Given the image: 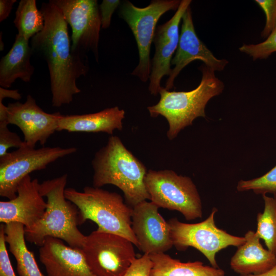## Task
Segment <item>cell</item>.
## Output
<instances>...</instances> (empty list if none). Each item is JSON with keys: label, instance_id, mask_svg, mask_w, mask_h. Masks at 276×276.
<instances>
[{"label": "cell", "instance_id": "cell-1", "mask_svg": "<svg viewBox=\"0 0 276 276\" xmlns=\"http://www.w3.org/2000/svg\"><path fill=\"white\" fill-rule=\"evenodd\" d=\"M44 20L42 31L30 41L33 55L42 58L48 65L52 104L59 107L69 104L81 92L77 80L88 71L87 59L72 48L68 25L60 10L52 2L42 3L40 9Z\"/></svg>", "mask_w": 276, "mask_h": 276}, {"label": "cell", "instance_id": "cell-2", "mask_svg": "<svg viewBox=\"0 0 276 276\" xmlns=\"http://www.w3.org/2000/svg\"><path fill=\"white\" fill-rule=\"evenodd\" d=\"M91 165L93 187L116 186L123 192L126 203L132 208L150 200L145 184L148 170L118 136L109 137L107 144L95 153Z\"/></svg>", "mask_w": 276, "mask_h": 276}, {"label": "cell", "instance_id": "cell-3", "mask_svg": "<svg viewBox=\"0 0 276 276\" xmlns=\"http://www.w3.org/2000/svg\"><path fill=\"white\" fill-rule=\"evenodd\" d=\"M67 174L40 183L39 191L47 198V208L33 226L25 228L26 240L39 247L47 237L62 240L68 245L81 248L86 236L78 228L79 210L65 196Z\"/></svg>", "mask_w": 276, "mask_h": 276}, {"label": "cell", "instance_id": "cell-4", "mask_svg": "<svg viewBox=\"0 0 276 276\" xmlns=\"http://www.w3.org/2000/svg\"><path fill=\"white\" fill-rule=\"evenodd\" d=\"M199 70L202 78L196 88L188 91H170L162 87L159 102L147 107L151 117L162 116L167 120L169 124L167 136L170 140L176 137L185 127L192 125L197 118H205L207 103L224 89V83L215 76L214 71L204 64Z\"/></svg>", "mask_w": 276, "mask_h": 276}, {"label": "cell", "instance_id": "cell-5", "mask_svg": "<svg viewBox=\"0 0 276 276\" xmlns=\"http://www.w3.org/2000/svg\"><path fill=\"white\" fill-rule=\"evenodd\" d=\"M64 193L79 210V225L91 220L98 230L122 236L138 247L131 227L132 208L121 195L93 186H86L82 191L68 188Z\"/></svg>", "mask_w": 276, "mask_h": 276}, {"label": "cell", "instance_id": "cell-6", "mask_svg": "<svg viewBox=\"0 0 276 276\" xmlns=\"http://www.w3.org/2000/svg\"><path fill=\"white\" fill-rule=\"evenodd\" d=\"M145 184L150 200L159 208L178 211L188 221L202 218L201 198L190 177L171 170H149Z\"/></svg>", "mask_w": 276, "mask_h": 276}, {"label": "cell", "instance_id": "cell-7", "mask_svg": "<svg viewBox=\"0 0 276 276\" xmlns=\"http://www.w3.org/2000/svg\"><path fill=\"white\" fill-rule=\"evenodd\" d=\"M217 208H213L210 215L204 221L196 223H187L172 218L168 222L170 225L173 246L178 250H186L189 247L199 251L209 261L211 266L218 268L216 254L231 246L239 247L245 242L244 237L232 235L218 228L214 217Z\"/></svg>", "mask_w": 276, "mask_h": 276}, {"label": "cell", "instance_id": "cell-8", "mask_svg": "<svg viewBox=\"0 0 276 276\" xmlns=\"http://www.w3.org/2000/svg\"><path fill=\"white\" fill-rule=\"evenodd\" d=\"M180 2L178 0H153L147 6L140 8L125 1L120 7L119 15L131 29L138 48L139 62L131 75L143 82H147L151 74L150 48L157 22L166 12L177 10Z\"/></svg>", "mask_w": 276, "mask_h": 276}, {"label": "cell", "instance_id": "cell-9", "mask_svg": "<svg viewBox=\"0 0 276 276\" xmlns=\"http://www.w3.org/2000/svg\"><path fill=\"white\" fill-rule=\"evenodd\" d=\"M75 147H31L26 143L0 157V196L9 200L16 196L22 180L35 171L44 169L50 164L77 151Z\"/></svg>", "mask_w": 276, "mask_h": 276}, {"label": "cell", "instance_id": "cell-10", "mask_svg": "<svg viewBox=\"0 0 276 276\" xmlns=\"http://www.w3.org/2000/svg\"><path fill=\"white\" fill-rule=\"evenodd\" d=\"M133 245L122 236L97 229L86 236L81 249L96 276H123L136 258Z\"/></svg>", "mask_w": 276, "mask_h": 276}, {"label": "cell", "instance_id": "cell-11", "mask_svg": "<svg viewBox=\"0 0 276 276\" xmlns=\"http://www.w3.org/2000/svg\"><path fill=\"white\" fill-rule=\"evenodd\" d=\"M60 10L72 29L73 51L85 57L91 52L98 61V44L101 28L98 1L96 0H51Z\"/></svg>", "mask_w": 276, "mask_h": 276}, {"label": "cell", "instance_id": "cell-12", "mask_svg": "<svg viewBox=\"0 0 276 276\" xmlns=\"http://www.w3.org/2000/svg\"><path fill=\"white\" fill-rule=\"evenodd\" d=\"M7 122L17 126L22 132L24 142L35 148L39 143L44 146L49 138L57 131L62 114L59 112L49 113L43 111L33 97L28 95L26 101L9 103Z\"/></svg>", "mask_w": 276, "mask_h": 276}, {"label": "cell", "instance_id": "cell-13", "mask_svg": "<svg viewBox=\"0 0 276 276\" xmlns=\"http://www.w3.org/2000/svg\"><path fill=\"white\" fill-rule=\"evenodd\" d=\"M154 203L145 200L132 207L131 227L137 248L148 255L165 252L173 246L170 227Z\"/></svg>", "mask_w": 276, "mask_h": 276}, {"label": "cell", "instance_id": "cell-14", "mask_svg": "<svg viewBox=\"0 0 276 276\" xmlns=\"http://www.w3.org/2000/svg\"><path fill=\"white\" fill-rule=\"evenodd\" d=\"M201 60L212 71H221L228 63L226 59L214 56L198 37L195 30L192 11L189 6L182 17V25L178 45L171 64L174 65L166 82L167 90L174 87L175 79L181 71L190 62Z\"/></svg>", "mask_w": 276, "mask_h": 276}, {"label": "cell", "instance_id": "cell-15", "mask_svg": "<svg viewBox=\"0 0 276 276\" xmlns=\"http://www.w3.org/2000/svg\"><path fill=\"white\" fill-rule=\"evenodd\" d=\"M191 3L190 0L181 1L175 13L168 21L157 26L153 42L155 52L152 59L148 87L150 94L156 95L162 88L160 81L165 76H169L172 69L171 62L177 50L180 34L179 26L183 14Z\"/></svg>", "mask_w": 276, "mask_h": 276}, {"label": "cell", "instance_id": "cell-16", "mask_svg": "<svg viewBox=\"0 0 276 276\" xmlns=\"http://www.w3.org/2000/svg\"><path fill=\"white\" fill-rule=\"evenodd\" d=\"M39 185L37 178L32 179L30 175L24 178L18 186L15 198L0 201V222L20 223L25 228L35 224L42 218L47 206Z\"/></svg>", "mask_w": 276, "mask_h": 276}, {"label": "cell", "instance_id": "cell-17", "mask_svg": "<svg viewBox=\"0 0 276 276\" xmlns=\"http://www.w3.org/2000/svg\"><path fill=\"white\" fill-rule=\"evenodd\" d=\"M38 252L47 276H96L81 248L66 245L61 239L46 238Z\"/></svg>", "mask_w": 276, "mask_h": 276}, {"label": "cell", "instance_id": "cell-18", "mask_svg": "<svg viewBox=\"0 0 276 276\" xmlns=\"http://www.w3.org/2000/svg\"><path fill=\"white\" fill-rule=\"evenodd\" d=\"M244 237L245 243L238 247L231 259L234 271L240 275H259L276 265V255L263 247L256 232L248 231Z\"/></svg>", "mask_w": 276, "mask_h": 276}, {"label": "cell", "instance_id": "cell-19", "mask_svg": "<svg viewBox=\"0 0 276 276\" xmlns=\"http://www.w3.org/2000/svg\"><path fill=\"white\" fill-rule=\"evenodd\" d=\"M125 111L118 106L83 114L62 115L57 131L70 132H105L112 135L115 130H122Z\"/></svg>", "mask_w": 276, "mask_h": 276}, {"label": "cell", "instance_id": "cell-20", "mask_svg": "<svg viewBox=\"0 0 276 276\" xmlns=\"http://www.w3.org/2000/svg\"><path fill=\"white\" fill-rule=\"evenodd\" d=\"M33 55L29 40L18 33L9 51L0 61V85L11 87L17 79L29 82L34 72L30 59Z\"/></svg>", "mask_w": 276, "mask_h": 276}, {"label": "cell", "instance_id": "cell-21", "mask_svg": "<svg viewBox=\"0 0 276 276\" xmlns=\"http://www.w3.org/2000/svg\"><path fill=\"white\" fill-rule=\"evenodd\" d=\"M152 262L150 276H225L219 268L203 265L199 261L182 262L165 252L149 255Z\"/></svg>", "mask_w": 276, "mask_h": 276}, {"label": "cell", "instance_id": "cell-22", "mask_svg": "<svg viewBox=\"0 0 276 276\" xmlns=\"http://www.w3.org/2000/svg\"><path fill=\"white\" fill-rule=\"evenodd\" d=\"M25 227L20 223L4 224L5 240L9 245V251L16 261L19 276H45L40 271L33 253L26 244Z\"/></svg>", "mask_w": 276, "mask_h": 276}, {"label": "cell", "instance_id": "cell-23", "mask_svg": "<svg viewBox=\"0 0 276 276\" xmlns=\"http://www.w3.org/2000/svg\"><path fill=\"white\" fill-rule=\"evenodd\" d=\"M14 24L18 34L29 40L44 28L43 16L35 0H21L15 12Z\"/></svg>", "mask_w": 276, "mask_h": 276}, {"label": "cell", "instance_id": "cell-24", "mask_svg": "<svg viewBox=\"0 0 276 276\" xmlns=\"http://www.w3.org/2000/svg\"><path fill=\"white\" fill-rule=\"evenodd\" d=\"M262 196L264 211L257 214L256 233L264 240L267 249L276 255V201L273 197Z\"/></svg>", "mask_w": 276, "mask_h": 276}, {"label": "cell", "instance_id": "cell-25", "mask_svg": "<svg viewBox=\"0 0 276 276\" xmlns=\"http://www.w3.org/2000/svg\"><path fill=\"white\" fill-rule=\"evenodd\" d=\"M238 192L252 191L256 194L266 195L276 192V166L263 175L249 180H240L237 184Z\"/></svg>", "mask_w": 276, "mask_h": 276}, {"label": "cell", "instance_id": "cell-26", "mask_svg": "<svg viewBox=\"0 0 276 276\" xmlns=\"http://www.w3.org/2000/svg\"><path fill=\"white\" fill-rule=\"evenodd\" d=\"M239 49L240 52L251 57L254 60L267 58L276 52V29L264 41L258 44H243Z\"/></svg>", "mask_w": 276, "mask_h": 276}, {"label": "cell", "instance_id": "cell-27", "mask_svg": "<svg viewBox=\"0 0 276 276\" xmlns=\"http://www.w3.org/2000/svg\"><path fill=\"white\" fill-rule=\"evenodd\" d=\"M5 122H0V157L8 153V150L11 147L19 148L25 144L19 136L10 131Z\"/></svg>", "mask_w": 276, "mask_h": 276}, {"label": "cell", "instance_id": "cell-28", "mask_svg": "<svg viewBox=\"0 0 276 276\" xmlns=\"http://www.w3.org/2000/svg\"><path fill=\"white\" fill-rule=\"evenodd\" d=\"M255 2L265 13L266 21L261 36L267 37L276 29V0H256Z\"/></svg>", "mask_w": 276, "mask_h": 276}, {"label": "cell", "instance_id": "cell-29", "mask_svg": "<svg viewBox=\"0 0 276 276\" xmlns=\"http://www.w3.org/2000/svg\"><path fill=\"white\" fill-rule=\"evenodd\" d=\"M4 224L0 226V276H16L8 255L5 240Z\"/></svg>", "mask_w": 276, "mask_h": 276}, {"label": "cell", "instance_id": "cell-30", "mask_svg": "<svg viewBox=\"0 0 276 276\" xmlns=\"http://www.w3.org/2000/svg\"><path fill=\"white\" fill-rule=\"evenodd\" d=\"M152 262L149 255L136 258L123 276H150Z\"/></svg>", "mask_w": 276, "mask_h": 276}, {"label": "cell", "instance_id": "cell-31", "mask_svg": "<svg viewBox=\"0 0 276 276\" xmlns=\"http://www.w3.org/2000/svg\"><path fill=\"white\" fill-rule=\"evenodd\" d=\"M121 3L119 0H103L99 6L102 28L109 27L112 14Z\"/></svg>", "mask_w": 276, "mask_h": 276}, {"label": "cell", "instance_id": "cell-32", "mask_svg": "<svg viewBox=\"0 0 276 276\" xmlns=\"http://www.w3.org/2000/svg\"><path fill=\"white\" fill-rule=\"evenodd\" d=\"M16 0H1L0 1V22L6 19L9 16L13 5Z\"/></svg>", "mask_w": 276, "mask_h": 276}, {"label": "cell", "instance_id": "cell-33", "mask_svg": "<svg viewBox=\"0 0 276 276\" xmlns=\"http://www.w3.org/2000/svg\"><path fill=\"white\" fill-rule=\"evenodd\" d=\"M9 98L19 101L21 98V94L18 89H8L2 87H0V101H3L4 98Z\"/></svg>", "mask_w": 276, "mask_h": 276}, {"label": "cell", "instance_id": "cell-34", "mask_svg": "<svg viewBox=\"0 0 276 276\" xmlns=\"http://www.w3.org/2000/svg\"><path fill=\"white\" fill-rule=\"evenodd\" d=\"M240 276H276V265L269 271L259 275H240Z\"/></svg>", "mask_w": 276, "mask_h": 276}, {"label": "cell", "instance_id": "cell-35", "mask_svg": "<svg viewBox=\"0 0 276 276\" xmlns=\"http://www.w3.org/2000/svg\"><path fill=\"white\" fill-rule=\"evenodd\" d=\"M273 198L274 199H275V200L276 201V192H275L273 194Z\"/></svg>", "mask_w": 276, "mask_h": 276}]
</instances>
